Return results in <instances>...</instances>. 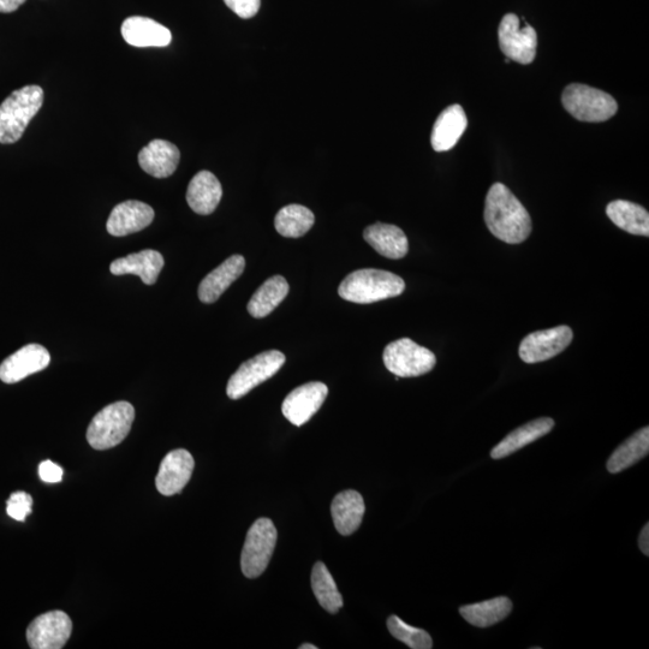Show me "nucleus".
<instances>
[{
	"instance_id": "nucleus-33",
	"label": "nucleus",
	"mask_w": 649,
	"mask_h": 649,
	"mask_svg": "<svg viewBox=\"0 0 649 649\" xmlns=\"http://www.w3.org/2000/svg\"><path fill=\"white\" fill-rule=\"evenodd\" d=\"M224 3L244 20L252 19L259 13L261 7V0H224Z\"/></svg>"
},
{
	"instance_id": "nucleus-29",
	"label": "nucleus",
	"mask_w": 649,
	"mask_h": 649,
	"mask_svg": "<svg viewBox=\"0 0 649 649\" xmlns=\"http://www.w3.org/2000/svg\"><path fill=\"white\" fill-rule=\"evenodd\" d=\"M315 223L314 214L301 205H289L277 213L276 230L279 235L289 238L305 236Z\"/></svg>"
},
{
	"instance_id": "nucleus-36",
	"label": "nucleus",
	"mask_w": 649,
	"mask_h": 649,
	"mask_svg": "<svg viewBox=\"0 0 649 649\" xmlns=\"http://www.w3.org/2000/svg\"><path fill=\"white\" fill-rule=\"evenodd\" d=\"M639 545L641 552L645 556H649V525L646 523V526L643 527L640 534Z\"/></svg>"
},
{
	"instance_id": "nucleus-35",
	"label": "nucleus",
	"mask_w": 649,
	"mask_h": 649,
	"mask_svg": "<svg viewBox=\"0 0 649 649\" xmlns=\"http://www.w3.org/2000/svg\"><path fill=\"white\" fill-rule=\"evenodd\" d=\"M26 0H0V13L10 14L25 4Z\"/></svg>"
},
{
	"instance_id": "nucleus-27",
	"label": "nucleus",
	"mask_w": 649,
	"mask_h": 649,
	"mask_svg": "<svg viewBox=\"0 0 649 649\" xmlns=\"http://www.w3.org/2000/svg\"><path fill=\"white\" fill-rule=\"evenodd\" d=\"M512 603L509 598L498 597L491 600L481 601L478 604L462 606L461 616L469 624L478 628H488L502 622L510 615Z\"/></svg>"
},
{
	"instance_id": "nucleus-37",
	"label": "nucleus",
	"mask_w": 649,
	"mask_h": 649,
	"mask_svg": "<svg viewBox=\"0 0 649 649\" xmlns=\"http://www.w3.org/2000/svg\"><path fill=\"white\" fill-rule=\"evenodd\" d=\"M300 649H318V647L311 645V643H305V645L300 646Z\"/></svg>"
},
{
	"instance_id": "nucleus-25",
	"label": "nucleus",
	"mask_w": 649,
	"mask_h": 649,
	"mask_svg": "<svg viewBox=\"0 0 649 649\" xmlns=\"http://www.w3.org/2000/svg\"><path fill=\"white\" fill-rule=\"evenodd\" d=\"M607 217L619 229L636 236H649V213L645 207L627 200H615L606 207Z\"/></svg>"
},
{
	"instance_id": "nucleus-3",
	"label": "nucleus",
	"mask_w": 649,
	"mask_h": 649,
	"mask_svg": "<svg viewBox=\"0 0 649 649\" xmlns=\"http://www.w3.org/2000/svg\"><path fill=\"white\" fill-rule=\"evenodd\" d=\"M43 104L44 91L40 86H26L11 93L0 105V144L19 141Z\"/></svg>"
},
{
	"instance_id": "nucleus-32",
	"label": "nucleus",
	"mask_w": 649,
	"mask_h": 649,
	"mask_svg": "<svg viewBox=\"0 0 649 649\" xmlns=\"http://www.w3.org/2000/svg\"><path fill=\"white\" fill-rule=\"evenodd\" d=\"M33 498L26 492H15L11 494L7 502V512L16 521H26L29 514H32Z\"/></svg>"
},
{
	"instance_id": "nucleus-23",
	"label": "nucleus",
	"mask_w": 649,
	"mask_h": 649,
	"mask_svg": "<svg viewBox=\"0 0 649 649\" xmlns=\"http://www.w3.org/2000/svg\"><path fill=\"white\" fill-rule=\"evenodd\" d=\"M365 500L359 492L348 490L338 493L331 505L333 523L339 534L348 537L360 528L365 516Z\"/></svg>"
},
{
	"instance_id": "nucleus-13",
	"label": "nucleus",
	"mask_w": 649,
	"mask_h": 649,
	"mask_svg": "<svg viewBox=\"0 0 649 649\" xmlns=\"http://www.w3.org/2000/svg\"><path fill=\"white\" fill-rule=\"evenodd\" d=\"M51 355L40 344H28L17 350L0 365V380L5 384H16L29 375L44 371L49 367Z\"/></svg>"
},
{
	"instance_id": "nucleus-30",
	"label": "nucleus",
	"mask_w": 649,
	"mask_h": 649,
	"mask_svg": "<svg viewBox=\"0 0 649 649\" xmlns=\"http://www.w3.org/2000/svg\"><path fill=\"white\" fill-rule=\"evenodd\" d=\"M312 589L321 607L335 615L343 607L342 594L323 562L315 563L312 571Z\"/></svg>"
},
{
	"instance_id": "nucleus-1",
	"label": "nucleus",
	"mask_w": 649,
	"mask_h": 649,
	"mask_svg": "<svg viewBox=\"0 0 649 649\" xmlns=\"http://www.w3.org/2000/svg\"><path fill=\"white\" fill-rule=\"evenodd\" d=\"M484 217L491 234L505 243L520 244L532 234L526 207L503 183H494L488 190Z\"/></svg>"
},
{
	"instance_id": "nucleus-15",
	"label": "nucleus",
	"mask_w": 649,
	"mask_h": 649,
	"mask_svg": "<svg viewBox=\"0 0 649 649\" xmlns=\"http://www.w3.org/2000/svg\"><path fill=\"white\" fill-rule=\"evenodd\" d=\"M154 219V211L145 202L128 200L113 208L106 229L111 236L124 237L135 234L150 226Z\"/></svg>"
},
{
	"instance_id": "nucleus-16",
	"label": "nucleus",
	"mask_w": 649,
	"mask_h": 649,
	"mask_svg": "<svg viewBox=\"0 0 649 649\" xmlns=\"http://www.w3.org/2000/svg\"><path fill=\"white\" fill-rule=\"evenodd\" d=\"M468 127V118L461 105L455 104L440 113L433 125L431 144L436 152L452 150Z\"/></svg>"
},
{
	"instance_id": "nucleus-7",
	"label": "nucleus",
	"mask_w": 649,
	"mask_h": 649,
	"mask_svg": "<svg viewBox=\"0 0 649 649\" xmlns=\"http://www.w3.org/2000/svg\"><path fill=\"white\" fill-rule=\"evenodd\" d=\"M385 367L397 378H415L436 367V355L410 338L398 339L384 350Z\"/></svg>"
},
{
	"instance_id": "nucleus-4",
	"label": "nucleus",
	"mask_w": 649,
	"mask_h": 649,
	"mask_svg": "<svg viewBox=\"0 0 649 649\" xmlns=\"http://www.w3.org/2000/svg\"><path fill=\"white\" fill-rule=\"evenodd\" d=\"M135 409L128 402H116L94 416L87 430L89 445L95 450H109L121 444L132 430Z\"/></svg>"
},
{
	"instance_id": "nucleus-11",
	"label": "nucleus",
	"mask_w": 649,
	"mask_h": 649,
	"mask_svg": "<svg viewBox=\"0 0 649 649\" xmlns=\"http://www.w3.org/2000/svg\"><path fill=\"white\" fill-rule=\"evenodd\" d=\"M73 622L63 611H51L35 618L27 629V641L33 649H62L70 639Z\"/></svg>"
},
{
	"instance_id": "nucleus-10",
	"label": "nucleus",
	"mask_w": 649,
	"mask_h": 649,
	"mask_svg": "<svg viewBox=\"0 0 649 649\" xmlns=\"http://www.w3.org/2000/svg\"><path fill=\"white\" fill-rule=\"evenodd\" d=\"M574 332L567 325L553 329L529 333L523 338L518 349L521 360L526 363H539L561 354L573 342Z\"/></svg>"
},
{
	"instance_id": "nucleus-24",
	"label": "nucleus",
	"mask_w": 649,
	"mask_h": 649,
	"mask_svg": "<svg viewBox=\"0 0 649 649\" xmlns=\"http://www.w3.org/2000/svg\"><path fill=\"white\" fill-rule=\"evenodd\" d=\"M555 427V420L550 418H541L523 425L517 430L512 431L502 442L494 446L491 451L493 460H502V458L515 454L516 451L525 448V446L537 442Z\"/></svg>"
},
{
	"instance_id": "nucleus-9",
	"label": "nucleus",
	"mask_w": 649,
	"mask_h": 649,
	"mask_svg": "<svg viewBox=\"0 0 649 649\" xmlns=\"http://www.w3.org/2000/svg\"><path fill=\"white\" fill-rule=\"evenodd\" d=\"M500 50L509 61L532 64L537 57L538 34L528 23L521 25L515 14H506L498 28Z\"/></svg>"
},
{
	"instance_id": "nucleus-21",
	"label": "nucleus",
	"mask_w": 649,
	"mask_h": 649,
	"mask_svg": "<svg viewBox=\"0 0 649 649\" xmlns=\"http://www.w3.org/2000/svg\"><path fill=\"white\" fill-rule=\"evenodd\" d=\"M123 39L135 47H166L172 40L168 28L148 17L134 16L122 25Z\"/></svg>"
},
{
	"instance_id": "nucleus-6",
	"label": "nucleus",
	"mask_w": 649,
	"mask_h": 649,
	"mask_svg": "<svg viewBox=\"0 0 649 649\" xmlns=\"http://www.w3.org/2000/svg\"><path fill=\"white\" fill-rule=\"evenodd\" d=\"M278 533L270 518H259L250 527L241 555V568L248 579H256L269 567Z\"/></svg>"
},
{
	"instance_id": "nucleus-17",
	"label": "nucleus",
	"mask_w": 649,
	"mask_h": 649,
	"mask_svg": "<svg viewBox=\"0 0 649 649\" xmlns=\"http://www.w3.org/2000/svg\"><path fill=\"white\" fill-rule=\"evenodd\" d=\"M164 264L162 254L157 250L146 249L113 261L110 271L115 276L135 275L146 285H153L157 282Z\"/></svg>"
},
{
	"instance_id": "nucleus-19",
	"label": "nucleus",
	"mask_w": 649,
	"mask_h": 649,
	"mask_svg": "<svg viewBox=\"0 0 649 649\" xmlns=\"http://www.w3.org/2000/svg\"><path fill=\"white\" fill-rule=\"evenodd\" d=\"M244 269H246V260L242 255L230 256L200 283V301L210 305V303L219 300V297L229 289L230 285L242 276Z\"/></svg>"
},
{
	"instance_id": "nucleus-5",
	"label": "nucleus",
	"mask_w": 649,
	"mask_h": 649,
	"mask_svg": "<svg viewBox=\"0 0 649 649\" xmlns=\"http://www.w3.org/2000/svg\"><path fill=\"white\" fill-rule=\"evenodd\" d=\"M562 103L564 109L580 122H606L618 111L617 101L612 95L581 83H571L564 89Z\"/></svg>"
},
{
	"instance_id": "nucleus-20",
	"label": "nucleus",
	"mask_w": 649,
	"mask_h": 649,
	"mask_svg": "<svg viewBox=\"0 0 649 649\" xmlns=\"http://www.w3.org/2000/svg\"><path fill=\"white\" fill-rule=\"evenodd\" d=\"M363 238L374 250L387 259H402L409 252L404 231L396 225L375 223L363 231Z\"/></svg>"
},
{
	"instance_id": "nucleus-26",
	"label": "nucleus",
	"mask_w": 649,
	"mask_h": 649,
	"mask_svg": "<svg viewBox=\"0 0 649 649\" xmlns=\"http://www.w3.org/2000/svg\"><path fill=\"white\" fill-rule=\"evenodd\" d=\"M288 294L287 279L282 276H273L256 290L248 303V313L256 319L265 318L281 305Z\"/></svg>"
},
{
	"instance_id": "nucleus-31",
	"label": "nucleus",
	"mask_w": 649,
	"mask_h": 649,
	"mask_svg": "<svg viewBox=\"0 0 649 649\" xmlns=\"http://www.w3.org/2000/svg\"><path fill=\"white\" fill-rule=\"evenodd\" d=\"M387 629L395 639L400 640L409 648L431 649L433 647L432 637L427 631L412 627L395 615L387 619Z\"/></svg>"
},
{
	"instance_id": "nucleus-12",
	"label": "nucleus",
	"mask_w": 649,
	"mask_h": 649,
	"mask_svg": "<svg viewBox=\"0 0 649 649\" xmlns=\"http://www.w3.org/2000/svg\"><path fill=\"white\" fill-rule=\"evenodd\" d=\"M329 387L320 381H313L297 387L285 398L282 412L291 424L301 427L313 418L323 406Z\"/></svg>"
},
{
	"instance_id": "nucleus-28",
	"label": "nucleus",
	"mask_w": 649,
	"mask_h": 649,
	"mask_svg": "<svg viewBox=\"0 0 649 649\" xmlns=\"http://www.w3.org/2000/svg\"><path fill=\"white\" fill-rule=\"evenodd\" d=\"M648 452L649 428L645 427L618 446L611 455L609 462H607V470L611 474L621 473L623 470L633 467L642 458H645Z\"/></svg>"
},
{
	"instance_id": "nucleus-18",
	"label": "nucleus",
	"mask_w": 649,
	"mask_h": 649,
	"mask_svg": "<svg viewBox=\"0 0 649 649\" xmlns=\"http://www.w3.org/2000/svg\"><path fill=\"white\" fill-rule=\"evenodd\" d=\"M181 153L177 146L165 140H153L139 153L141 169L156 178L174 175L180 164Z\"/></svg>"
},
{
	"instance_id": "nucleus-2",
	"label": "nucleus",
	"mask_w": 649,
	"mask_h": 649,
	"mask_svg": "<svg viewBox=\"0 0 649 649\" xmlns=\"http://www.w3.org/2000/svg\"><path fill=\"white\" fill-rule=\"evenodd\" d=\"M406 290V283L395 273L363 269L350 273L339 285L338 294L343 300L369 305L400 296Z\"/></svg>"
},
{
	"instance_id": "nucleus-22",
	"label": "nucleus",
	"mask_w": 649,
	"mask_h": 649,
	"mask_svg": "<svg viewBox=\"0 0 649 649\" xmlns=\"http://www.w3.org/2000/svg\"><path fill=\"white\" fill-rule=\"evenodd\" d=\"M222 196V184L210 171H200L196 174L187 190L189 207L201 216H208L216 211Z\"/></svg>"
},
{
	"instance_id": "nucleus-8",
	"label": "nucleus",
	"mask_w": 649,
	"mask_h": 649,
	"mask_svg": "<svg viewBox=\"0 0 649 649\" xmlns=\"http://www.w3.org/2000/svg\"><path fill=\"white\" fill-rule=\"evenodd\" d=\"M285 360L287 359L281 351L269 350L242 363V366L230 378L226 394L231 400H240L256 386L276 375L283 367Z\"/></svg>"
},
{
	"instance_id": "nucleus-34",
	"label": "nucleus",
	"mask_w": 649,
	"mask_h": 649,
	"mask_svg": "<svg viewBox=\"0 0 649 649\" xmlns=\"http://www.w3.org/2000/svg\"><path fill=\"white\" fill-rule=\"evenodd\" d=\"M63 475L64 470L52 461L41 462L39 466L40 479L49 482V484H57V482H61Z\"/></svg>"
},
{
	"instance_id": "nucleus-14",
	"label": "nucleus",
	"mask_w": 649,
	"mask_h": 649,
	"mask_svg": "<svg viewBox=\"0 0 649 649\" xmlns=\"http://www.w3.org/2000/svg\"><path fill=\"white\" fill-rule=\"evenodd\" d=\"M194 467V458L187 450L178 449L169 452L159 467L156 479L157 490L166 497L181 493L192 478Z\"/></svg>"
}]
</instances>
